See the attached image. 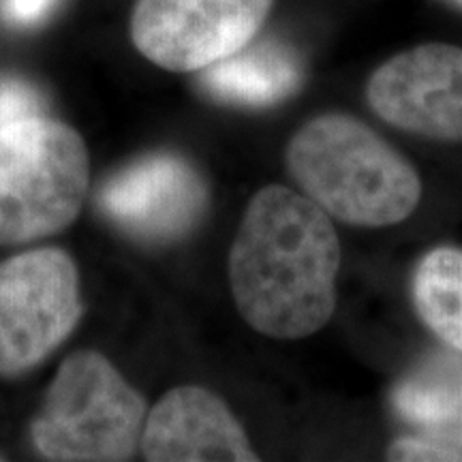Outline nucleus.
Returning a JSON list of instances; mask_svg holds the SVG:
<instances>
[{"label": "nucleus", "instance_id": "obj_7", "mask_svg": "<svg viewBox=\"0 0 462 462\" xmlns=\"http://www.w3.org/2000/svg\"><path fill=\"white\" fill-rule=\"evenodd\" d=\"M366 97L396 129L443 142H462V48L424 43L385 60Z\"/></svg>", "mask_w": 462, "mask_h": 462}, {"label": "nucleus", "instance_id": "obj_2", "mask_svg": "<svg viewBox=\"0 0 462 462\" xmlns=\"http://www.w3.org/2000/svg\"><path fill=\"white\" fill-rule=\"evenodd\" d=\"M287 170L309 199L356 227H390L413 215L421 180L371 126L343 114L304 125L287 146Z\"/></svg>", "mask_w": 462, "mask_h": 462}, {"label": "nucleus", "instance_id": "obj_1", "mask_svg": "<svg viewBox=\"0 0 462 462\" xmlns=\"http://www.w3.org/2000/svg\"><path fill=\"white\" fill-rule=\"evenodd\" d=\"M340 242L326 212L270 184L253 195L229 253L234 302L253 330L296 340L319 332L337 309Z\"/></svg>", "mask_w": 462, "mask_h": 462}, {"label": "nucleus", "instance_id": "obj_10", "mask_svg": "<svg viewBox=\"0 0 462 462\" xmlns=\"http://www.w3.org/2000/svg\"><path fill=\"white\" fill-rule=\"evenodd\" d=\"M300 58L285 43L265 39L201 69V88L218 103L270 107L289 99L302 84Z\"/></svg>", "mask_w": 462, "mask_h": 462}, {"label": "nucleus", "instance_id": "obj_6", "mask_svg": "<svg viewBox=\"0 0 462 462\" xmlns=\"http://www.w3.org/2000/svg\"><path fill=\"white\" fill-rule=\"evenodd\" d=\"M274 0H135L131 42L165 71L193 73L257 37Z\"/></svg>", "mask_w": 462, "mask_h": 462}, {"label": "nucleus", "instance_id": "obj_14", "mask_svg": "<svg viewBox=\"0 0 462 462\" xmlns=\"http://www.w3.org/2000/svg\"><path fill=\"white\" fill-rule=\"evenodd\" d=\"M390 460H462L456 449L430 437H404L390 448Z\"/></svg>", "mask_w": 462, "mask_h": 462}, {"label": "nucleus", "instance_id": "obj_13", "mask_svg": "<svg viewBox=\"0 0 462 462\" xmlns=\"http://www.w3.org/2000/svg\"><path fill=\"white\" fill-rule=\"evenodd\" d=\"M43 114V99L31 84L17 78L0 79V126Z\"/></svg>", "mask_w": 462, "mask_h": 462}, {"label": "nucleus", "instance_id": "obj_15", "mask_svg": "<svg viewBox=\"0 0 462 462\" xmlns=\"http://www.w3.org/2000/svg\"><path fill=\"white\" fill-rule=\"evenodd\" d=\"M58 0H0V17L11 26L31 28L42 24Z\"/></svg>", "mask_w": 462, "mask_h": 462}, {"label": "nucleus", "instance_id": "obj_5", "mask_svg": "<svg viewBox=\"0 0 462 462\" xmlns=\"http://www.w3.org/2000/svg\"><path fill=\"white\" fill-rule=\"evenodd\" d=\"M78 265L62 248H34L0 263V377L34 371L82 319Z\"/></svg>", "mask_w": 462, "mask_h": 462}, {"label": "nucleus", "instance_id": "obj_9", "mask_svg": "<svg viewBox=\"0 0 462 462\" xmlns=\"http://www.w3.org/2000/svg\"><path fill=\"white\" fill-rule=\"evenodd\" d=\"M140 449L150 462H253L240 421L199 385L173 388L146 415Z\"/></svg>", "mask_w": 462, "mask_h": 462}, {"label": "nucleus", "instance_id": "obj_12", "mask_svg": "<svg viewBox=\"0 0 462 462\" xmlns=\"http://www.w3.org/2000/svg\"><path fill=\"white\" fill-rule=\"evenodd\" d=\"M421 321L462 354V251L439 246L418 263L411 282Z\"/></svg>", "mask_w": 462, "mask_h": 462}, {"label": "nucleus", "instance_id": "obj_3", "mask_svg": "<svg viewBox=\"0 0 462 462\" xmlns=\"http://www.w3.org/2000/svg\"><path fill=\"white\" fill-rule=\"evenodd\" d=\"M146 398L99 351L67 356L31 421L32 446L56 462H123L140 449Z\"/></svg>", "mask_w": 462, "mask_h": 462}, {"label": "nucleus", "instance_id": "obj_8", "mask_svg": "<svg viewBox=\"0 0 462 462\" xmlns=\"http://www.w3.org/2000/svg\"><path fill=\"white\" fill-rule=\"evenodd\" d=\"M206 204L204 178L170 152L133 161L99 190L106 218L146 242H173L187 236L204 217Z\"/></svg>", "mask_w": 462, "mask_h": 462}, {"label": "nucleus", "instance_id": "obj_11", "mask_svg": "<svg viewBox=\"0 0 462 462\" xmlns=\"http://www.w3.org/2000/svg\"><path fill=\"white\" fill-rule=\"evenodd\" d=\"M394 411L462 456V357L435 356L396 385Z\"/></svg>", "mask_w": 462, "mask_h": 462}, {"label": "nucleus", "instance_id": "obj_4", "mask_svg": "<svg viewBox=\"0 0 462 462\" xmlns=\"http://www.w3.org/2000/svg\"><path fill=\"white\" fill-rule=\"evenodd\" d=\"M88 180V150L73 126L43 114L0 126V246L67 229Z\"/></svg>", "mask_w": 462, "mask_h": 462}]
</instances>
